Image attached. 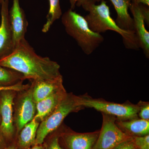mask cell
Instances as JSON below:
<instances>
[{"mask_svg":"<svg viewBox=\"0 0 149 149\" xmlns=\"http://www.w3.org/2000/svg\"><path fill=\"white\" fill-rule=\"evenodd\" d=\"M24 80L21 73L0 66V86H10Z\"/></svg>","mask_w":149,"mask_h":149,"instance_id":"cell-19","label":"cell"},{"mask_svg":"<svg viewBox=\"0 0 149 149\" xmlns=\"http://www.w3.org/2000/svg\"><path fill=\"white\" fill-rule=\"evenodd\" d=\"M8 145L7 142L0 130V149H4Z\"/></svg>","mask_w":149,"mask_h":149,"instance_id":"cell-27","label":"cell"},{"mask_svg":"<svg viewBox=\"0 0 149 149\" xmlns=\"http://www.w3.org/2000/svg\"><path fill=\"white\" fill-rule=\"evenodd\" d=\"M0 66L21 73L25 80L63 79L59 65L49 57L37 55L25 39L18 44L10 54L0 59Z\"/></svg>","mask_w":149,"mask_h":149,"instance_id":"cell-1","label":"cell"},{"mask_svg":"<svg viewBox=\"0 0 149 149\" xmlns=\"http://www.w3.org/2000/svg\"><path fill=\"white\" fill-rule=\"evenodd\" d=\"M61 21L67 33L76 41L85 54L91 55L104 42L101 34L90 29L84 17L71 9L63 15Z\"/></svg>","mask_w":149,"mask_h":149,"instance_id":"cell-3","label":"cell"},{"mask_svg":"<svg viewBox=\"0 0 149 149\" xmlns=\"http://www.w3.org/2000/svg\"><path fill=\"white\" fill-rule=\"evenodd\" d=\"M134 145L137 149H149V134L133 138Z\"/></svg>","mask_w":149,"mask_h":149,"instance_id":"cell-21","label":"cell"},{"mask_svg":"<svg viewBox=\"0 0 149 149\" xmlns=\"http://www.w3.org/2000/svg\"><path fill=\"white\" fill-rule=\"evenodd\" d=\"M40 123L34 118L22 129L18 134L15 143L19 149H29L35 145L37 129Z\"/></svg>","mask_w":149,"mask_h":149,"instance_id":"cell-17","label":"cell"},{"mask_svg":"<svg viewBox=\"0 0 149 149\" xmlns=\"http://www.w3.org/2000/svg\"><path fill=\"white\" fill-rule=\"evenodd\" d=\"M19 93L14 104V123L16 136L24 125L34 118L36 113V103L33 98L31 85Z\"/></svg>","mask_w":149,"mask_h":149,"instance_id":"cell-7","label":"cell"},{"mask_svg":"<svg viewBox=\"0 0 149 149\" xmlns=\"http://www.w3.org/2000/svg\"><path fill=\"white\" fill-rule=\"evenodd\" d=\"M49 1V8L47 16V22L42 29V31L44 33L48 32L54 22L60 18L62 15L59 0Z\"/></svg>","mask_w":149,"mask_h":149,"instance_id":"cell-18","label":"cell"},{"mask_svg":"<svg viewBox=\"0 0 149 149\" xmlns=\"http://www.w3.org/2000/svg\"><path fill=\"white\" fill-rule=\"evenodd\" d=\"M102 124L93 149H113L119 144L133 139L123 133L116 123V118L102 113Z\"/></svg>","mask_w":149,"mask_h":149,"instance_id":"cell-6","label":"cell"},{"mask_svg":"<svg viewBox=\"0 0 149 149\" xmlns=\"http://www.w3.org/2000/svg\"><path fill=\"white\" fill-rule=\"evenodd\" d=\"M29 86L30 85L29 84H23L22 81H21L10 86H0V92L6 90H12L17 92H21L29 88Z\"/></svg>","mask_w":149,"mask_h":149,"instance_id":"cell-24","label":"cell"},{"mask_svg":"<svg viewBox=\"0 0 149 149\" xmlns=\"http://www.w3.org/2000/svg\"><path fill=\"white\" fill-rule=\"evenodd\" d=\"M70 9L73 10L75 6L82 7L83 9L91 5L95 4L96 3L101 1V0H69Z\"/></svg>","mask_w":149,"mask_h":149,"instance_id":"cell-23","label":"cell"},{"mask_svg":"<svg viewBox=\"0 0 149 149\" xmlns=\"http://www.w3.org/2000/svg\"><path fill=\"white\" fill-rule=\"evenodd\" d=\"M139 7L141 13L143 17L145 22L146 23L148 27L149 26V6L143 4H139Z\"/></svg>","mask_w":149,"mask_h":149,"instance_id":"cell-25","label":"cell"},{"mask_svg":"<svg viewBox=\"0 0 149 149\" xmlns=\"http://www.w3.org/2000/svg\"><path fill=\"white\" fill-rule=\"evenodd\" d=\"M59 141L63 149H93L100 130L88 133H78L61 125Z\"/></svg>","mask_w":149,"mask_h":149,"instance_id":"cell-9","label":"cell"},{"mask_svg":"<svg viewBox=\"0 0 149 149\" xmlns=\"http://www.w3.org/2000/svg\"><path fill=\"white\" fill-rule=\"evenodd\" d=\"M9 17L15 48L25 39L28 25L24 10L19 5V0H13L12 6L9 11Z\"/></svg>","mask_w":149,"mask_h":149,"instance_id":"cell-11","label":"cell"},{"mask_svg":"<svg viewBox=\"0 0 149 149\" xmlns=\"http://www.w3.org/2000/svg\"><path fill=\"white\" fill-rule=\"evenodd\" d=\"M17 93L12 90L0 92V130L8 144L13 142L16 135L13 111L14 99Z\"/></svg>","mask_w":149,"mask_h":149,"instance_id":"cell-8","label":"cell"},{"mask_svg":"<svg viewBox=\"0 0 149 149\" xmlns=\"http://www.w3.org/2000/svg\"><path fill=\"white\" fill-rule=\"evenodd\" d=\"M9 1L0 0V59L10 54L15 49L13 36L9 17Z\"/></svg>","mask_w":149,"mask_h":149,"instance_id":"cell-10","label":"cell"},{"mask_svg":"<svg viewBox=\"0 0 149 149\" xmlns=\"http://www.w3.org/2000/svg\"><path fill=\"white\" fill-rule=\"evenodd\" d=\"M32 95L35 102L42 100L51 94L65 88L63 79L54 80H32Z\"/></svg>","mask_w":149,"mask_h":149,"instance_id":"cell-14","label":"cell"},{"mask_svg":"<svg viewBox=\"0 0 149 149\" xmlns=\"http://www.w3.org/2000/svg\"><path fill=\"white\" fill-rule=\"evenodd\" d=\"M59 128L46 138L43 143L45 149H63L60 143Z\"/></svg>","mask_w":149,"mask_h":149,"instance_id":"cell-20","label":"cell"},{"mask_svg":"<svg viewBox=\"0 0 149 149\" xmlns=\"http://www.w3.org/2000/svg\"><path fill=\"white\" fill-rule=\"evenodd\" d=\"M114 6L117 13L115 20L120 28L130 32H134L133 17L128 13L131 0H109Z\"/></svg>","mask_w":149,"mask_h":149,"instance_id":"cell-15","label":"cell"},{"mask_svg":"<svg viewBox=\"0 0 149 149\" xmlns=\"http://www.w3.org/2000/svg\"><path fill=\"white\" fill-rule=\"evenodd\" d=\"M84 109L79 104L78 96L67 93L54 111L40 123L35 145L43 144L49 134L58 129L69 113L77 112Z\"/></svg>","mask_w":149,"mask_h":149,"instance_id":"cell-4","label":"cell"},{"mask_svg":"<svg viewBox=\"0 0 149 149\" xmlns=\"http://www.w3.org/2000/svg\"><path fill=\"white\" fill-rule=\"evenodd\" d=\"M129 9L133 15L134 30L139 47L143 50L147 58H149V32L146 29L145 21L139 5L131 3Z\"/></svg>","mask_w":149,"mask_h":149,"instance_id":"cell-12","label":"cell"},{"mask_svg":"<svg viewBox=\"0 0 149 149\" xmlns=\"http://www.w3.org/2000/svg\"><path fill=\"white\" fill-rule=\"evenodd\" d=\"M131 1L135 4H143L149 6V0H131Z\"/></svg>","mask_w":149,"mask_h":149,"instance_id":"cell-28","label":"cell"},{"mask_svg":"<svg viewBox=\"0 0 149 149\" xmlns=\"http://www.w3.org/2000/svg\"><path fill=\"white\" fill-rule=\"evenodd\" d=\"M116 123L122 132L133 138L149 134V120L140 118L125 120L116 119Z\"/></svg>","mask_w":149,"mask_h":149,"instance_id":"cell-16","label":"cell"},{"mask_svg":"<svg viewBox=\"0 0 149 149\" xmlns=\"http://www.w3.org/2000/svg\"><path fill=\"white\" fill-rule=\"evenodd\" d=\"M4 149H19L16 146V145L13 142L10 143L8 144L7 147H6Z\"/></svg>","mask_w":149,"mask_h":149,"instance_id":"cell-29","label":"cell"},{"mask_svg":"<svg viewBox=\"0 0 149 149\" xmlns=\"http://www.w3.org/2000/svg\"><path fill=\"white\" fill-rule=\"evenodd\" d=\"M99 5H91L84 10L89 14L84 17L90 29L101 34L108 30L117 32L122 36L125 47L128 49L138 50L140 49L135 32L125 31L120 28L111 15L109 6L104 0Z\"/></svg>","mask_w":149,"mask_h":149,"instance_id":"cell-2","label":"cell"},{"mask_svg":"<svg viewBox=\"0 0 149 149\" xmlns=\"http://www.w3.org/2000/svg\"></svg>","mask_w":149,"mask_h":149,"instance_id":"cell-32","label":"cell"},{"mask_svg":"<svg viewBox=\"0 0 149 149\" xmlns=\"http://www.w3.org/2000/svg\"><path fill=\"white\" fill-rule=\"evenodd\" d=\"M67 93L64 88L37 102L36 114L34 118L40 122L44 120L56 109Z\"/></svg>","mask_w":149,"mask_h":149,"instance_id":"cell-13","label":"cell"},{"mask_svg":"<svg viewBox=\"0 0 149 149\" xmlns=\"http://www.w3.org/2000/svg\"><path fill=\"white\" fill-rule=\"evenodd\" d=\"M29 149H45V148L43 144H42L40 145H34Z\"/></svg>","mask_w":149,"mask_h":149,"instance_id":"cell-30","label":"cell"},{"mask_svg":"<svg viewBox=\"0 0 149 149\" xmlns=\"http://www.w3.org/2000/svg\"><path fill=\"white\" fill-rule=\"evenodd\" d=\"M1 116H0V123H1Z\"/></svg>","mask_w":149,"mask_h":149,"instance_id":"cell-31","label":"cell"},{"mask_svg":"<svg viewBox=\"0 0 149 149\" xmlns=\"http://www.w3.org/2000/svg\"><path fill=\"white\" fill-rule=\"evenodd\" d=\"M133 143V139L130 141H125L113 149H136Z\"/></svg>","mask_w":149,"mask_h":149,"instance_id":"cell-26","label":"cell"},{"mask_svg":"<svg viewBox=\"0 0 149 149\" xmlns=\"http://www.w3.org/2000/svg\"><path fill=\"white\" fill-rule=\"evenodd\" d=\"M139 106L138 117L141 119L149 120V102L140 101L138 103Z\"/></svg>","mask_w":149,"mask_h":149,"instance_id":"cell-22","label":"cell"},{"mask_svg":"<svg viewBox=\"0 0 149 149\" xmlns=\"http://www.w3.org/2000/svg\"><path fill=\"white\" fill-rule=\"evenodd\" d=\"M80 106L85 108H93L101 113L112 116L117 120H125L139 118L138 104H133L129 101L123 104L107 101L102 98H93L88 94L78 96Z\"/></svg>","mask_w":149,"mask_h":149,"instance_id":"cell-5","label":"cell"}]
</instances>
